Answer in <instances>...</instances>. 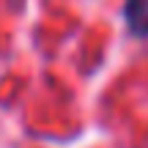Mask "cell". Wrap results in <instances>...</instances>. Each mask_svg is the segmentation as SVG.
<instances>
[{"label":"cell","mask_w":148,"mask_h":148,"mask_svg":"<svg viewBox=\"0 0 148 148\" xmlns=\"http://www.w3.org/2000/svg\"><path fill=\"white\" fill-rule=\"evenodd\" d=\"M123 22L134 38H148V0H123Z\"/></svg>","instance_id":"obj_1"},{"label":"cell","mask_w":148,"mask_h":148,"mask_svg":"<svg viewBox=\"0 0 148 148\" xmlns=\"http://www.w3.org/2000/svg\"><path fill=\"white\" fill-rule=\"evenodd\" d=\"M11 3H14V5H19V3H22V0H11Z\"/></svg>","instance_id":"obj_2"}]
</instances>
